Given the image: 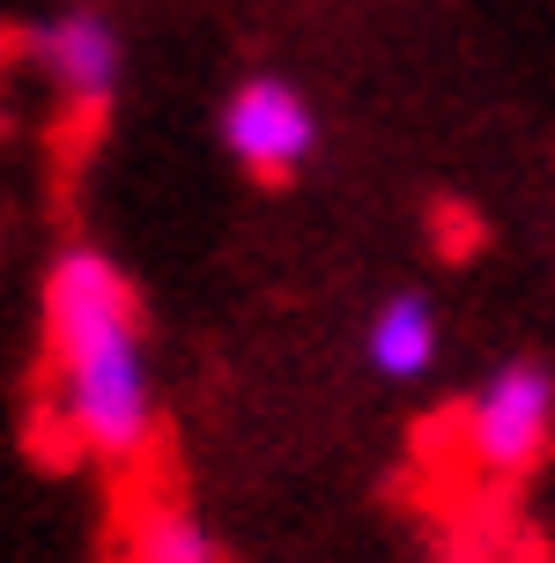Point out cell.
Listing matches in <instances>:
<instances>
[{"label":"cell","mask_w":555,"mask_h":563,"mask_svg":"<svg viewBox=\"0 0 555 563\" xmlns=\"http://www.w3.org/2000/svg\"><path fill=\"white\" fill-rule=\"evenodd\" d=\"M437 311H430V297H415V289H392L386 305L370 311V327H363V364L378 371V378H392V386H408V378H422V371L437 364Z\"/></svg>","instance_id":"cell-5"},{"label":"cell","mask_w":555,"mask_h":563,"mask_svg":"<svg viewBox=\"0 0 555 563\" xmlns=\"http://www.w3.org/2000/svg\"><path fill=\"white\" fill-rule=\"evenodd\" d=\"M459 438H467V460L489 482L533 475L555 445V371L533 364V356L497 364L474 386L467 416H459Z\"/></svg>","instance_id":"cell-2"},{"label":"cell","mask_w":555,"mask_h":563,"mask_svg":"<svg viewBox=\"0 0 555 563\" xmlns=\"http://www.w3.org/2000/svg\"><path fill=\"white\" fill-rule=\"evenodd\" d=\"M45 364L59 422L104 467H134L156 438V371L141 289L97 245H67L45 267Z\"/></svg>","instance_id":"cell-1"},{"label":"cell","mask_w":555,"mask_h":563,"mask_svg":"<svg viewBox=\"0 0 555 563\" xmlns=\"http://www.w3.org/2000/svg\"><path fill=\"white\" fill-rule=\"evenodd\" d=\"M222 148L259 178V186H289L319 148V112L297 82L281 75H245L222 97Z\"/></svg>","instance_id":"cell-3"},{"label":"cell","mask_w":555,"mask_h":563,"mask_svg":"<svg viewBox=\"0 0 555 563\" xmlns=\"http://www.w3.org/2000/svg\"><path fill=\"white\" fill-rule=\"evenodd\" d=\"M30 59H37L45 82L67 97V112L97 126V119L111 112V97H119L126 45H119L111 15H97V8H59V15H45V23L30 30Z\"/></svg>","instance_id":"cell-4"},{"label":"cell","mask_w":555,"mask_h":563,"mask_svg":"<svg viewBox=\"0 0 555 563\" xmlns=\"http://www.w3.org/2000/svg\"><path fill=\"white\" fill-rule=\"evenodd\" d=\"M126 563H230V556L208 534V519H193L186 505H148L126 527Z\"/></svg>","instance_id":"cell-6"}]
</instances>
